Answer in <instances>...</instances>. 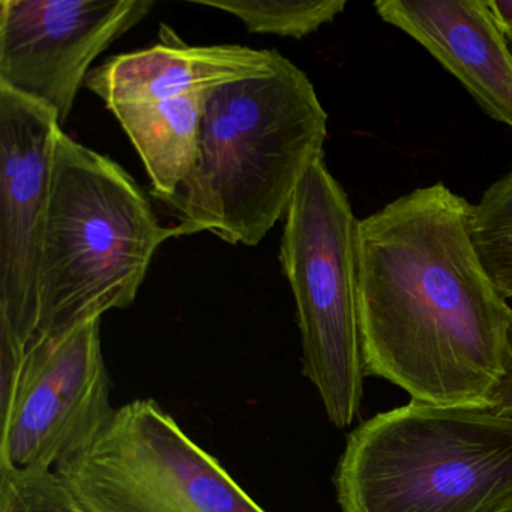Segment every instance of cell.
I'll use <instances>...</instances> for the list:
<instances>
[{
	"instance_id": "cell-1",
	"label": "cell",
	"mask_w": 512,
	"mask_h": 512,
	"mask_svg": "<svg viewBox=\"0 0 512 512\" xmlns=\"http://www.w3.org/2000/svg\"><path fill=\"white\" fill-rule=\"evenodd\" d=\"M473 214L437 182L359 220L365 376L416 403L488 409L508 368L512 308L479 259Z\"/></svg>"
},
{
	"instance_id": "cell-2",
	"label": "cell",
	"mask_w": 512,
	"mask_h": 512,
	"mask_svg": "<svg viewBox=\"0 0 512 512\" xmlns=\"http://www.w3.org/2000/svg\"><path fill=\"white\" fill-rule=\"evenodd\" d=\"M326 137L313 83L278 53L269 73L212 89L193 169L164 203L184 236L209 232L256 247L286 217Z\"/></svg>"
},
{
	"instance_id": "cell-3",
	"label": "cell",
	"mask_w": 512,
	"mask_h": 512,
	"mask_svg": "<svg viewBox=\"0 0 512 512\" xmlns=\"http://www.w3.org/2000/svg\"><path fill=\"white\" fill-rule=\"evenodd\" d=\"M178 236L118 163L59 131L32 343L133 305L158 248Z\"/></svg>"
},
{
	"instance_id": "cell-4",
	"label": "cell",
	"mask_w": 512,
	"mask_h": 512,
	"mask_svg": "<svg viewBox=\"0 0 512 512\" xmlns=\"http://www.w3.org/2000/svg\"><path fill=\"white\" fill-rule=\"evenodd\" d=\"M341 512H512V419L410 401L347 436Z\"/></svg>"
},
{
	"instance_id": "cell-5",
	"label": "cell",
	"mask_w": 512,
	"mask_h": 512,
	"mask_svg": "<svg viewBox=\"0 0 512 512\" xmlns=\"http://www.w3.org/2000/svg\"><path fill=\"white\" fill-rule=\"evenodd\" d=\"M358 226L325 160L308 170L284 217L280 262L292 289L302 340V374L329 421L352 425L364 394L358 316Z\"/></svg>"
},
{
	"instance_id": "cell-6",
	"label": "cell",
	"mask_w": 512,
	"mask_h": 512,
	"mask_svg": "<svg viewBox=\"0 0 512 512\" xmlns=\"http://www.w3.org/2000/svg\"><path fill=\"white\" fill-rule=\"evenodd\" d=\"M53 472L89 512H266L152 398L116 407Z\"/></svg>"
},
{
	"instance_id": "cell-7",
	"label": "cell",
	"mask_w": 512,
	"mask_h": 512,
	"mask_svg": "<svg viewBox=\"0 0 512 512\" xmlns=\"http://www.w3.org/2000/svg\"><path fill=\"white\" fill-rule=\"evenodd\" d=\"M0 394V476L53 472L88 446L116 409L101 319L32 343Z\"/></svg>"
},
{
	"instance_id": "cell-8",
	"label": "cell",
	"mask_w": 512,
	"mask_h": 512,
	"mask_svg": "<svg viewBox=\"0 0 512 512\" xmlns=\"http://www.w3.org/2000/svg\"><path fill=\"white\" fill-rule=\"evenodd\" d=\"M58 116L0 86V377L17 373L38 326V278Z\"/></svg>"
},
{
	"instance_id": "cell-9",
	"label": "cell",
	"mask_w": 512,
	"mask_h": 512,
	"mask_svg": "<svg viewBox=\"0 0 512 512\" xmlns=\"http://www.w3.org/2000/svg\"><path fill=\"white\" fill-rule=\"evenodd\" d=\"M155 7L152 0H2L0 86L65 124L92 62Z\"/></svg>"
},
{
	"instance_id": "cell-10",
	"label": "cell",
	"mask_w": 512,
	"mask_h": 512,
	"mask_svg": "<svg viewBox=\"0 0 512 512\" xmlns=\"http://www.w3.org/2000/svg\"><path fill=\"white\" fill-rule=\"evenodd\" d=\"M374 10L457 77L490 118L512 128V56L485 0H379Z\"/></svg>"
},
{
	"instance_id": "cell-11",
	"label": "cell",
	"mask_w": 512,
	"mask_h": 512,
	"mask_svg": "<svg viewBox=\"0 0 512 512\" xmlns=\"http://www.w3.org/2000/svg\"><path fill=\"white\" fill-rule=\"evenodd\" d=\"M160 44L118 55L89 73L86 86L107 109L151 103L224 83L263 76L277 52L244 46H188L169 26H161Z\"/></svg>"
},
{
	"instance_id": "cell-12",
	"label": "cell",
	"mask_w": 512,
	"mask_h": 512,
	"mask_svg": "<svg viewBox=\"0 0 512 512\" xmlns=\"http://www.w3.org/2000/svg\"><path fill=\"white\" fill-rule=\"evenodd\" d=\"M211 91L110 109L139 152L151 178L152 194L161 202L175 196L193 169Z\"/></svg>"
},
{
	"instance_id": "cell-13",
	"label": "cell",
	"mask_w": 512,
	"mask_h": 512,
	"mask_svg": "<svg viewBox=\"0 0 512 512\" xmlns=\"http://www.w3.org/2000/svg\"><path fill=\"white\" fill-rule=\"evenodd\" d=\"M232 14L253 34L301 38L332 22L346 8V0H226L196 2Z\"/></svg>"
},
{
	"instance_id": "cell-14",
	"label": "cell",
	"mask_w": 512,
	"mask_h": 512,
	"mask_svg": "<svg viewBox=\"0 0 512 512\" xmlns=\"http://www.w3.org/2000/svg\"><path fill=\"white\" fill-rule=\"evenodd\" d=\"M473 244L488 277L512 299V172L494 182L475 205Z\"/></svg>"
},
{
	"instance_id": "cell-15",
	"label": "cell",
	"mask_w": 512,
	"mask_h": 512,
	"mask_svg": "<svg viewBox=\"0 0 512 512\" xmlns=\"http://www.w3.org/2000/svg\"><path fill=\"white\" fill-rule=\"evenodd\" d=\"M0 512H89L55 472L0 476Z\"/></svg>"
},
{
	"instance_id": "cell-16",
	"label": "cell",
	"mask_w": 512,
	"mask_h": 512,
	"mask_svg": "<svg viewBox=\"0 0 512 512\" xmlns=\"http://www.w3.org/2000/svg\"><path fill=\"white\" fill-rule=\"evenodd\" d=\"M488 410L496 413V415L512 419V326L511 332H509L508 368H506L505 377H503L502 382L499 383L493 397H491Z\"/></svg>"
},
{
	"instance_id": "cell-17",
	"label": "cell",
	"mask_w": 512,
	"mask_h": 512,
	"mask_svg": "<svg viewBox=\"0 0 512 512\" xmlns=\"http://www.w3.org/2000/svg\"><path fill=\"white\" fill-rule=\"evenodd\" d=\"M497 28L508 40L512 37V0H485Z\"/></svg>"
},
{
	"instance_id": "cell-18",
	"label": "cell",
	"mask_w": 512,
	"mask_h": 512,
	"mask_svg": "<svg viewBox=\"0 0 512 512\" xmlns=\"http://www.w3.org/2000/svg\"><path fill=\"white\" fill-rule=\"evenodd\" d=\"M508 49H509V52H511V56H512V37L511 38H508Z\"/></svg>"
}]
</instances>
